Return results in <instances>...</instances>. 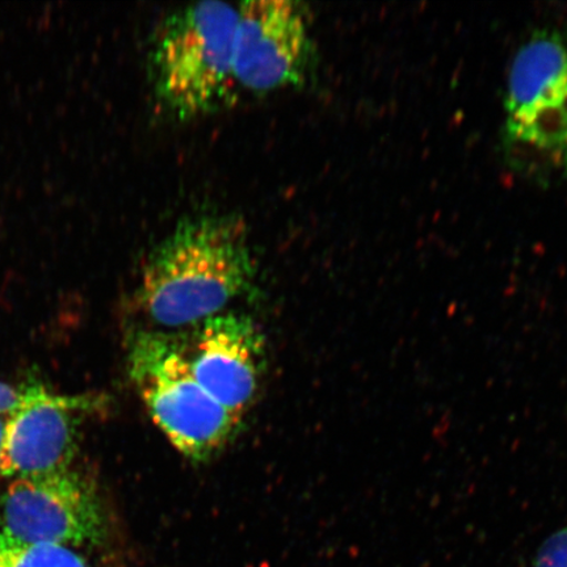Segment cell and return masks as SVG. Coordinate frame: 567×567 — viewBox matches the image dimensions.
Masks as SVG:
<instances>
[{
    "mask_svg": "<svg viewBox=\"0 0 567 567\" xmlns=\"http://www.w3.org/2000/svg\"><path fill=\"white\" fill-rule=\"evenodd\" d=\"M4 432H6V417L0 416V470H2Z\"/></svg>",
    "mask_w": 567,
    "mask_h": 567,
    "instance_id": "cell-12",
    "label": "cell"
},
{
    "mask_svg": "<svg viewBox=\"0 0 567 567\" xmlns=\"http://www.w3.org/2000/svg\"><path fill=\"white\" fill-rule=\"evenodd\" d=\"M198 326L195 349L189 353L195 378L219 405L243 417L259 390L265 337L250 317L231 311Z\"/></svg>",
    "mask_w": 567,
    "mask_h": 567,
    "instance_id": "cell-8",
    "label": "cell"
},
{
    "mask_svg": "<svg viewBox=\"0 0 567 567\" xmlns=\"http://www.w3.org/2000/svg\"><path fill=\"white\" fill-rule=\"evenodd\" d=\"M313 42L307 12L289 0H250L238 6L233 41V80L252 94L301 86Z\"/></svg>",
    "mask_w": 567,
    "mask_h": 567,
    "instance_id": "cell-6",
    "label": "cell"
},
{
    "mask_svg": "<svg viewBox=\"0 0 567 567\" xmlns=\"http://www.w3.org/2000/svg\"><path fill=\"white\" fill-rule=\"evenodd\" d=\"M87 396H69L33 385L30 400L6 417L0 477L18 480L70 470Z\"/></svg>",
    "mask_w": 567,
    "mask_h": 567,
    "instance_id": "cell-7",
    "label": "cell"
},
{
    "mask_svg": "<svg viewBox=\"0 0 567 567\" xmlns=\"http://www.w3.org/2000/svg\"><path fill=\"white\" fill-rule=\"evenodd\" d=\"M257 276L247 226L234 215L184 219L155 246L142 269L138 299L167 329L221 315Z\"/></svg>",
    "mask_w": 567,
    "mask_h": 567,
    "instance_id": "cell-1",
    "label": "cell"
},
{
    "mask_svg": "<svg viewBox=\"0 0 567 567\" xmlns=\"http://www.w3.org/2000/svg\"><path fill=\"white\" fill-rule=\"evenodd\" d=\"M237 21L238 6L215 0L184 7L163 21L152 51V80L174 116L205 115L228 96Z\"/></svg>",
    "mask_w": 567,
    "mask_h": 567,
    "instance_id": "cell-4",
    "label": "cell"
},
{
    "mask_svg": "<svg viewBox=\"0 0 567 567\" xmlns=\"http://www.w3.org/2000/svg\"><path fill=\"white\" fill-rule=\"evenodd\" d=\"M535 567H567V526L543 543L537 551Z\"/></svg>",
    "mask_w": 567,
    "mask_h": 567,
    "instance_id": "cell-10",
    "label": "cell"
},
{
    "mask_svg": "<svg viewBox=\"0 0 567 567\" xmlns=\"http://www.w3.org/2000/svg\"><path fill=\"white\" fill-rule=\"evenodd\" d=\"M0 532L20 544H97L105 536L104 507L94 485L71 470L12 480L0 495Z\"/></svg>",
    "mask_w": 567,
    "mask_h": 567,
    "instance_id": "cell-5",
    "label": "cell"
},
{
    "mask_svg": "<svg viewBox=\"0 0 567 567\" xmlns=\"http://www.w3.org/2000/svg\"><path fill=\"white\" fill-rule=\"evenodd\" d=\"M33 385L13 386L0 381V416L7 417L16 413L30 400Z\"/></svg>",
    "mask_w": 567,
    "mask_h": 567,
    "instance_id": "cell-11",
    "label": "cell"
},
{
    "mask_svg": "<svg viewBox=\"0 0 567 567\" xmlns=\"http://www.w3.org/2000/svg\"><path fill=\"white\" fill-rule=\"evenodd\" d=\"M127 371L157 427L177 452L204 463L221 452L243 417L212 399L195 378L189 352L158 331H140L127 352Z\"/></svg>",
    "mask_w": 567,
    "mask_h": 567,
    "instance_id": "cell-3",
    "label": "cell"
},
{
    "mask_svg": "<svg viewBox=\"0 0 567 567\" xmlns=\"http://www.w3.org/2000/svg\"><path fill=\"white\" fill-rule=\"evenodd\" d=\"M0 567H90L73 548L20 544L0 532Z\"/></svg>",
    "mask_w": 567,
    "mask_h": 567,
    "instance_id": "cell-9",
    "label": "cell"
},
{
    "mask_svg": "<svg viewBox=\"0 0 567 567\" xmlns=\"http://www.w3.org/2000/svg\"><path fill=\"white\" fill-rule=\"evenodd\" d=\"M501 148L508 168L538 184L567 181V33L544 28L517 49L505 91Z\"/></svg>",
    "mask_w": 567,
    "mask_h": 567,
    "instance_id": "cell-2",
    "label": "cell"
}]
</instances>
